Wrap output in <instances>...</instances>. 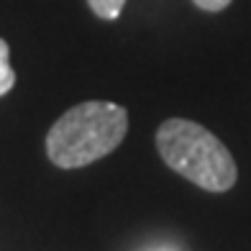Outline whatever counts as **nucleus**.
Listing matches in <instances>:
<instances>
[{
    "mask_svg": "<svg viewBox=\"0 0 251 251\" xmlns=\"http://www.w3.org/2000/svg\"><path fill=\"white\" fill-rule=\"evenodd\" d=\"M198 8H202V10H210V13H218V10H223L231 0H192Z\"/></svg>",
    "mask_w": 251,
    "mask_h": 251,
    "instance_id": "obj_5",
    "label": "nucleus"
},
{
    "mask_svg": "<svg viewBox=\"0 0 251 251\" xmlns=\"http://www.w3.org/2000/svg\"><path fill=\"white\" fill-rule=\"evenodd\" d=\"M128 131V113L116 102L90 100L70 108L47 133V156L62 169H79L108 156Z\"/></svg>",
    "mask_w": 251,
    "mask_h": 251,
    "instance_id": "obj_1",
    "label": "nucleus"
},
{
    "mask_svg": "<svg viewBox=\"0 0 251 251\" xmlns=\"http://www.w3.org/2000/svg\"><path fill=\"white\" fill-rule=\"evenodd\" d=\"M87 5L93 8V13L102 21H116L126 5V0H87Z\"/></svg>",
    "mask_w": 251,
    "mask_h": 251,
    "instance_id": "obj_4",
    "label": "nucleus"
},
{
    "mask_svg": "<svg viewBox=\"0 0 251 251\" xmlns=\"http://www.w3.org/2000/svg\"><path fill=\"white\" fill-rule=\"evenodd\" d=\"M156 149L164 164L208 192H226L236 182V162L226 144L205 126L169 118L156 131Z\"/></svg>",
    "mask_w": 251,
    "mask_h": 251,
    "instance_id": "obj_2",
    "label": "nucleus"
},
{
    "mask_svg": "<svg viewBox=\"0 0 251 251\" xmlns=\"http://www.w3.org/2000/svg\"><path fill=\"white\" fill-rule=\"evenodd\" d=\"M16 85V72L10 67V49L5 39H0V98L8 95Z\"/></svg>",
    "mask_w": 251,
    "mask_h": 251,
    "instance_id": "obj_3",
    "label": "nucleus"
}]
</instances>
